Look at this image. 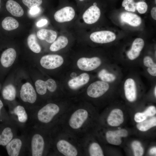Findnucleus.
I'll return each mask as SVG.
<instances>
[{
	"mask_svg": "<svg viewBox=\"0 0 156 156\" xmlns=\"http://www.w3.org/2000/svg\"><path fill=\"white\" fill-rule=\"evenodd\" d=\"M156 113V109L154 106L149 107L144 112L136 113L134 116V120L137 122H142L148 117L154 116Z\"/></svg>",
	"mask_w": 156,
	"mask_h": 156,
	"instance_id": "obj_25",
	"label": "nucleus"
},
{
	"mask_svg": "<svg viewBox=\"0 0 156 156\" xmlns=\"http://www.w3.org/2000/svg\"><path fill=\"white\" fill-rule=\"evenodd\" d=\"M40 11V8L38 7H35L30 9L29 13L32 16H36Z\"/></svg>",
	"mask_w": 156,
	"mask_h": 156,
	"instance_id": "obj_40",
	"label": "nucleus"
},
{
	"mask_svg": "<svg viewBox=\"0 0 156 156\" xmlns=\"http://www.w3.org/2000/svg\"><path fill=\"white\" fill-rule=\"evenodd\" d=\"M101 11L96 5H93L89 7L84 13L82 17L86 24H91L97 21L100 18Z\"/></svg>",
	"mask_w": 156,
	"mask_h": 156,
	"instance_id": "obj_15",
	"label": "nucleus"
},
{
	"mask_svg": "<svg viewBox=\"0 0 156 156\" xmlns=\"http://www.w3.org/2000/svg\"><path fill=\"white\" fill-rule=\"evenodd\" d=\"M144 45V42L140 38L135 39L132 43L131 49L127 53L128 58L131 60H133L137 58L140 55Z\"/></svg>",
	"mask_w": 156,
	"mask_h": 156,
	"instance_id": "obj_18",
	"label": "nucleus"
},
{
	"mask_svg": "<svg viewBox=\"0 0 156 156\" xmlns=\"http://www.w3.org/2000/svg\"><path fill=\"white\" fill-rule=\"evenodd\" d=\"M115 34L109 31H101L94 32L90 36V38L93 42L103 44L114 41L116 38Z\"/></svg>",
	"mask_w": 156,
	"mask_h": 156,
	"instance_id": "obj_11",
	"label": "nucleus"
},
{
	"mask_svg": "<svg viewBox=\"0 0 156 156\" xmlns=\"http://www.w3.org/2000/svg\"><path fill=\"white\" fill-rule=\"evenodd\" d=\"M19 96L23 105L29 111L39 107L37 104V94L36 90L29 82L22 86L19 91Z\"/></svg>",
	"mask_w": 156,
	"mask_h": 156,
	"instance_id": "obj_4",
	"label": "nucleus"
},
{
	"mask_svg": "<svg viewBox=\"0 0 156 156\" xmlns=\"http://www.w3.org/2000/svg\"></svg>",
	"mask_w": 156,
	"mask_h": 156,
	"instance_id": "obj_47",
	"label": "nucleus"
},
{
	"mask_svg": "<svg viewBox=\"0 0 156 156\" xmlns=\"http://www.w3.org/2000/svg\"><path fill=\"white\" fill-rule=\"evenodd\" d=\"M27 43L29 48L33 52L39 53L40 52L41 47L37 41L34 34H31L27 38Z\"/></svg>",
	"mask_w": 156,
	"mask_h": 156,
	"instance_id": "obj_29",
	"label": "nucleus"
},
{
	"mask_svg": "<svg viewBox=\"0 0 156 156\" xmlns=\"http://www.w3.org/2000/svg\"><path fill=\"white\" fill-rule=\"evenodd\" d=\"M125 96L130 102L135 101L137 98L136 86L134 80L131 78L126 80L124 85Z\"/></svg>",
	"mask_w": 156,
	"mask_h": 156,
	"instance_id": "obj_17",
	"label": "nucleus"
},
{
	"mask_svg": "<svg viewBox=\"0 0 156 156\" xmlns=\"http://www.w3.org/2000/svg\"><path fill=\"white\" fill-rule=\"evenodd\" d=\"M68 43V40L66 37L61 36L54 41L50 47L52 51H56L65 47Z\"/></svg>",
	"mask_w": 156,
	"mask_h": 156,
	"instance_id": "obj_26",
	"label": "nucleus"
},
{
	"mask_svg": "<svg viewBox=\"0 0 156 156\" xmlns=\"http://www.w3.org/2000/svg\"><path fill=\"white\" fill-rule=\"evenodd\" d=\"M149 153L151 154H155L156 153V148L154 147L151 148L150 150Z\"/></svg>",
	"mask_w": 156,
	"mask_h": 156,
	"instance_id": "obj_43",
	"label": "nucleus"
},
{
	"mask_svg": "<svg viewBox=\"0 0 156 156\" xmlns=\"http://www.w3.org/2000/svg\"><path fill=\"white\" fill-rule=\"evenodd\" d=\"M89 79V75L87 73H84L70 80L68 84L70 88L76 89L87 83Z\"/></svg>",
	"mask_w": 156,
	"mask_h": 156,
	"instance_id": "obj_22",
	"label": "nucleus"
},
{
	"mask_svg": "<svg viewBox=\"0 0 156 156\" xmlns=\"http://www.w3.org/2000/svg\"><path fill=\"white\" fill-rule=\"evenodd\" d=\"M75 12L73 8L66 6L56 11L54 16L55 20L60 23L70 21L73 19Z\"/></svg>",
	"mask_w": 156,
	"mask_h": 156,
	"instance_id": "obj_12",
	"label": "nucleus"
},
{
	"mask_svg": "<svg viewBox=\"0 0 156 156\" xmlns=\"http://www.w3.org/2000/svg\"><path fill=\"white\" fill-rule=\"evenodd\" d=\"M90 155L91 156H103V151L98 143L93 142L91 144L89 150Z\"/></svg>",
	"mask_w": 156,
	"mask_h": 156,
	"instance_id": "obj_31",
	"label": "nucleus"
},
{
	"mask_svg": "<svg viewBox=\"0 0 156 156\" xmlns=\"http://www.w3.org/2000/svg\"><path fill=\"white\" fill-rule=\"evenodd\" d=\"M16 56L15 50L9 48L4 50L0 56V64L4 68L11 66L14 63Z\"/></svg>",
	"mask_w": 156,
	"mask_h": 156,
	"instance_id": "obj_13",
	"label": "nucleus"
},
{
	"mask_svg": "<svg viewBox=\"0 0 156 156\" xmlns=\"http://www.w3.org/2000/svg\"><path fill=\"white\" fill-rule=\"evenodd\" d=\"M80 1H83L84 0H79Z\"/></svg>",
	"mask_w": 156,
	"mask_h": 156,
	"instance_id": "obj_46",
	"label": "nucleus"
},
{
	"mask_svg": "<svg viewBox=\"0 0 156 156\" xmlns=\"http://www.w3.org/2000/svg\"><path fill=\"white\" fill-rule=\"evenodd\" d=\"M18 130L17 126L12 120L0 122V145L5 146L17 135Z\"/></svg>",
	"mask_w": 156,
	"mask_h": 156,
	"instance_id": "obj_6",
	"label": "nucleus"
},
{
	"mask_svg": "<svg viewBox=\"0 0 156 156\" xmlns=\"http://www.w3.org/2000/svg\"><path fill=\"white\" fill-rule=\"evenodd\" d=\"M1 1V0H0V9L1 8V5H0Z\"/></svg>",
	"mask_w": 156,
	"mask_h": 156,
	"instance_id": "obj_45",
	"label": "nucleus"
},
{
	"mask_svg": "<svg viewBox=\"0 0 156 156\" xmlns=\"http://www.w3.org/2000/svg\"><path fill=\"white\" fill-rule=\"evenodd\" d=\"M101 61L99 57H94L91 58L81 57L77 62V65L80 70L86 71L93 70L101 64Z\"/></svg>",
	"mask_w": 156,
	"mask_h": 156,
	"instance_id": "obj_10",
	"label": "nucleus"
},
{
	"mask_svg": "<svg viewBox=\"0 0 156 156\" xmlns=\"http://www.w3.org/2000/svg\"><path fill=\"white\" fill-rule=\"evenodd\" d=\"M61 56L57 55H48L42 57L40 60L41 66L48 69H53L61 66L64 62Z\"/></svg>",
	"mask_w": 156,
	"mask_h": 156,
	"instance_id": "obj_8",
	"label": "nucleus"
},
{
	"mask_svg": "<svg viewBox=\"0 0 156 156\" xmlns=\"http://www.w3.org/2000/svg\"><path fill=\"white\" fill-rule=\"evenodd\" d=\"M18 22L14 18L10 16L5 18L1 23L2 28L7 31H11L17 28L19 26Z\"/></svg>",
	"mask_w": 156,
	"mask_h": 156,
	"instance_id": "obj_27",
	"label": "nucleus"
},
{
	"mask_svg": "<svg viewBox=\"0 0 156 156\" xmlns=\"http://www.w3.org/2000/svg\"><path fill=\"white\" fill-rule=\"evenodd\" d=\"M120 18L122 21L129 25L136 27L142 23L141 18L137 14L129 12H124L122 13Z\"/></svg>",
	"mask_w": 156,
	"mask_h": 156,
	"instance_id": "obj_20",
	"label": "nucleus"
},
{
	"mask_svg": "<svg viewBox=\"0 0 156 156\" xmlns=\"http://www.w3.org/2000/svg\"><path fill=\"white\" fill-rule=\"evenodd\" d=\"M45 81L47 89L49 92H53L56 90L57 86L54 80L49 79Z\"/></svg>",
	"mask_w": 156,
	"mask_h": 156,
	"instance_id": "obj_39",
	"label": "nucleus"
},
{
	"mask_svg": "<svg viewBox=\"0 0 156 156\" xmlns=\"http://www.w3.org/2000/svg\"><path fill=\"white\" fill-rule=\"evenodd\" d=\"M37 36L40 40H45L49 43H52L55 40L57 34L55 31L52 30L42 29L37 31Z\"/></svg>",
	"mask_w": 156,
	"mask_h": 156,
	"instance_id": "obj_24",
	"label": "nucleus"
},
{
	"mask_svg": "<svg viewBox=\"0 0 156 156\" xmlns=\"http://www.w3.org/2000/svg\"><path fill=\"white\" fill-rule=\"evenodd\" d=\"M154 95L155 96V97L156 96V86H155V88H154Z\"/></svg>",
	"mask_w": 156,
	"mask_h": 156,
	"instance_id": "obj_44",
	"label": "nucleus"
},
{
	"mask_svg": "<svg viewBox=\"0 0 156 156\" xmlns=\"http://www.w3.org/2000/svg\"><path fill=\"white\" fill-rule=\"evenodd\" d=\"M148 8V4L145 1H139L137 4L136 10L140 14H143L146 12Z\"/></svg>",
	"mask_w": 156,
	"mask_h": 156,
	"instance_id": "obj_38",
	"label": "nucleus"
},
{
	"mask_svg": "<svg viewBox=\"0 0 156 156\" xmlns=\"http://www.w3.org/2000/svg\"><path fill=\"white\" fill-rule=\"evenodd\" d=\"M45 131L29 125L21 131L26 139L27 156H41L44 155L46 146Z\"/></svg>",
	"mask_w": 156,
	"mask_h": 156,
	"instance_id": "obj_1",
	"label": "nucleus"
},
{
	"mask_svg": "<svg viewBox=\"0 0 156 156\" xmlns=\"http://www.w3.org/2000/svg\"><path fill=\"white\" fill-rule=\"evenodd\" d=\"M6 8L7 10L14 16L21 17L24 14V10L22 7L13 0H8L7 1Z\"/></svg>",
	"mask_w": 156,
	"mask_h": 156,
	"instance_id": "obj_23",
	"label": "nucleus"
},
{
	"mask_svg": "<svg viewBox=\"0 0 156 156\" xmlns=\"http://www.w3.org/2000/svg\"><path fill=\"white\" fill-rule=\"evenodd\" d=\"M9 156H27V142L25 137L22 132L12 138L5 146Z\"/></svg>",
	"mask_w": 156,
	"mask_h": 156,
	"instance_id": "obj_5",
	"label": "nucleus"
},
{
	"mask_svg": "<svg viewBox=\"0 0 156 156\" xmlns=\"http://www.w3.org/2000/svg\"><path fill=\"white\" fill-rule=\"evenodd\" d=\"M57 150L66 156H76L78 154L76 148L68 142L64 140L58 141L56 143Z\"/></svg>",
	"mask_w": 156,
	"mask_h": 156,
	"instance_id": "obj_16",
	"label": "nucleus"
},
{
	"mask_svg": "<svg viewBox=\"0 0 156 156\" xmlns=\"http://www.w3.org/2000/svg\"><path fill=\"white\" fill-rule=\"evenodd\" d=\"M1 94L4 101L8 103L12 102L15 100L16 97V89L12 84L6 85L2 90Z\"/></svg>",
	"mask_w": 156,
	"mask_h": 156,
	"instance_id": "obj_21",
	"label": "nucleus"
},
{
	"mask_svg": "<svg viewBox=\"0 0 156 156\" xmlns=\"http://www.w3.org/2000/svg\"><path fill=\"white\" fill-rule=\"evenodd\" d=\"M8 113L4 107V104L0 98V122H4L11 120Z\"/></svg>",
	"mask_w": 156,
	"mask_h": 156,
	"instance_id": "obj_33",
	"label": "nucleus"
},
{
	"mask_svg": "<svg viewBox=\"0 0 156 156\" xmlns=\"http://www.w3.org/2000/svg\"><path fill=\"white\" fill-rule=\"evenodd\" d=\"M131 146L135 156H142L143 155L144 149L139 142L137 141H133L132 143Z\"/></svg>",
	"mask_w": 156,
	"mask_h": 156,
	"instance_id": "obj_36",
	"label": "nucleus"
},
{
	"mask_svg": "<svg viewBox=\"0 0 156 156\" xmlns=\"http://www.w3.org/2000/svg\"><path fill=\"white\" fill-rule=\"evenodd\" d=\"M99 77L102 81L106 82H112L116 79V77L114 75L107 73L105 69L102 70L99 73Z\"/></svg>",
	"mask_w": 156,
	"mask_h": 156,
	"instance_id": "obj_34",
	"label": "nucleus"
},
{
	"mask_svg": "<svg viewBox=\"0 0 156 156\" xmlns=\"http://www.w3.org/2000/svg\"><path fill=\"white\" fill-rule=\"evenodd\" d=\"M156 125V118L153 117L148 119L138 122L137 127L140 130L146 131Z\"/></svg>",
	"mask_w": 156,
	"mask_h": 156,
	"instance_id": "obj_28",
	"label": "nucleus"
},
{
	"mask_svg": "<svg viewBox=\"0 0 156 156\" xmlns=\"http://www.w3.org/2000/svg\"><path fill=\"white\" fill-rule=\"evenodd\" d=\"M60 110L57 104L50 103L28 111L29 117V125L45 130L46 126L51 123Z\"/></svg>",
	"mask_w": 156,
	"mask_h": 156,
	"instance_id": "obj_2",
	"label": "nucleus"
},
{
	"mask_svg": "<svg viewBox=\"0 0 156 156\" xmlns=\"http://www.w3.org/2000/svg\"><path fill=\"white\" fill-rule=\"evenodd\" d=\"M124 118L122 111L118 109L113 110L109 114L107 119L108 124L113 127H117L123 122Z\"/></svg>",
	"mask_w": 156,
	"mask_h": 156,
	"instance_id": "obj_19",
	"label": "nucleus"
},
{
	"mask_svg": "<svg viewBox=\"0 0 156 156\" xmlns=\"http://www.w3.org/2000/svg\"><path fill=\"white\" fill-rule=\"evenodd\" d=\"M122 5L128 11L135 12L136 10V3L133 0H123Z\"/></svg>",
	"mask_w": 156,
	"mask_h": 156,
	"instance_id": "obj_35",
	"label": "nucleus"
},
{
	"mask_svg": "<svg viewBox=\"0 0 156 156\" xmlns=\"http://www.w3.org/2000/svg\"><path fill=\"white\" fill-rule=\"evenodd\" d=\"M48 22L46 19H43L39 21L36 23V25L38 27H42L46 25Z\"/></svg>",
	"mask_w": 156,
	"mask_h": 156,
	"instance_id": "obj_41",
	"label": "nucleus"
},
{
	"mask_svg": "<svg viewBox=\"0 0 156 156\" xmlns=\"http://www.w3.org/2000/svg\"><path fill=\"white\" fill-rule=\"evenodd\" d=\"M128 135L127 131L124 129H120L114 131H109L106 134L107 142L112 144L119 145L122 142L121 138L125 137Z\"/></svg>",
	"mask_w": 156,
	"mask_h": 156,
	"instance_id": "obj_14",
	"label": "nucleus"
},
{
	"mask_svg": "<svg viewBox=\"0 0 156 156\" xmlns=\"http://www.w3.org/2000/svg\"><path fill=\"white\" fill-rule=\"evenodd\" d=\"M8 112L11 120L21 131L29 125V117L28 111L22 104L8 105Z\"/></svg>",
	"mask_w": 156,
	"mask_h": 156,
	"instance_id": "obj_3",
	"label": "nucleus"
},
{
	"mask_svg": "<svg viewBox=\"0 0 156 156\" xmlns=\"http://www.w3.org/2000/svg\"><path fill=\"white\" fill-rule=\"evenodd\" d=\"M88 112L86 109H80L76 111L71 115L69 121L70 127L73 129L80 128L87 119Z\"/></svg>",
	"mask_w": 156,
	"mask_h": 156,
	"instance_id": "obj_9",
	"label": "nucleus"
},
{
	"mask_svg": "<svg viewBox=\"0 0 156 156\" xmlns=\"http://www.w3.org/2000/svg\"><path fill=\"white\" fill-rule=\"evenodd\" d=\"M109 85L102 81H98L91 84L87 90L88 95L92 98L99 97L104 94L108 90Z\"/></svg>",
	"mask_w": 156,
	"mask_h": 156,
	"instance_id": "obj_7",
	"label": "nucleus"
},
{
	"mask_svg": "<svg viewBox=\"0 0 156 156\" xmlns=\"http://www.w3.org/2000/svg\"><path fill=\"white\" fill-rule=\"evenodd\" d=\"M144 65L147 67L148 73L151 75L156 76V64L154 62L150 56H147L143 59Z\"/></svg>",
	"mask_w": 156,
	"mask_h": 156,
	"instance_id": "obj_30",
	"label": "nucleus"
},
{
	"mask_svg": "<svg viewBox=\"0 0 156 156\" xmlns=\"http://www.w3.org/2000/svg\"><path fill=\"white\" fill-rule=\"evenodd\" d=\"M23 3L29 9L38 7L41 4L42 0H22Z\"/></svg>",
	"mask_w": 156,
	"mask_h": 156,
	"instance_id": "obj_37",
	"label": "nucleus"
},
{
	"mask_svg": "<svg viewBox=\"0 0 156 156\" xmlns=\"http://www.w3.org/2000/svg\"><path fill=\"white\" fill-rule=\"evenodd\" d=\"M151 14L152 17L154 20H156V7L155 6L152 8L151 11Z\"/></svg>",
	"mask_w": 156,
	"mask_h": 156,
	"instance_id": "obj_42",
	"label": "nucleus"
},
{
	"mask_svg": "<svg viewBox=\"0 0 156 156\" xmlns=\"http://www.w3.org/2000/svg\"><path fill=\"white\" fill-rule=\"evenodd\" d=\"M35 85L36 91L38 94L43 95L46 94L47 89L45 81L38 79L36 81Z\"/></svg>",
	"mask_w": 156,
	"mask_h": 156,
	"instance_id": "obj_32",
	"label": "nucleus"
}]
</instances>
